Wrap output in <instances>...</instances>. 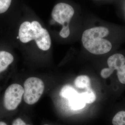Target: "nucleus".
I'll use <instances>...</instances> for the list:
<instances>
[{"instance_id":"ddd939ff","label":"nucleus","mask_w":125,"mask_h":125,"mask_svg":"<svg viewBox=\"0 0 125 125\" xmlns=\"http://www.w3.org/2000/svg\"><path fill=\"white\" fill-rule=\"evenodd\" d=\"M113 125H125V111L117 113L112 120Z\"/></svg>"},{"instance_id":"f8f14e48","label":"nucleus","mask_w":125,"mask_h":125,"mask_svg":"<svg viewBox=\"0 0 125 125\" xmlns=\"http://www.w3.org/2000/svg\"><path fill=\"white\" fill-rule=\"evenodd\" d=\"M86 103L90 104L94 103L96 100V95L92 89L90 88L86 89L84 92L80 93Z\"/></svg>"},{"instance_id":"39448f33","label":"nucleus","mask_w":125,"mask_h":125,"mask_svg":"<svg viewBox=\"0 0 125 125\" xmlns=\"http://www.w3.org/2000/svg\"><path fill=\"white\" fill-rule=\"evenodd\" d=\"M108 68H104L101 72V75L103 78H107L125 64V57L120 53L115 54L109 57L107 61Z\"/></svg>"},{"instance_id":"4468645a","label":"nucleus","mask_w":125,"mask_h":125,"mask_svg":"<svg viewBox=\"0 0 125 125\" xmlns=\"http://www.w3.org/2000/svg\"><path fill=\"white\" fill-rule=\"evenodd\" d=\"M12 0H0V13H4L9 9Z\"/></svg>"},{"instance_id":"f03ea898","label":"nucleus","mask_w":125,"mask_h":125,"mask_svg":"<svg viewBox=\"0 0 125 125\" xmlns=\"http://www.w3.org/2000/svg\"><path fill=\"white\" fill-rule=\"evenodd\" d=\"M24 101L29 105L36 103L44 92L45 85L41 79L35 77L27 79L24 84Z\"/></svg>"},{"instance_id":"20e7f679","label":"nucleus","mask_w":125,"mask_h":125,"mask_svg":"<svg viewBox=\"0 0 125 125\" xmlns=\"http://www.w3.org/2000/svg\"><path fill=\"white\" fill-rule=\"evenodd\" d=\"M74 14V10L70 5L59 3L54 7L52 16L54 21L62 25V27L69 26V23Z\"/></svg>"},{"instance_id":"6ab92c4d","label":"nucleus","mask_w":125,"mask_h":125,"mask_svg":"<svg viewBox=\"0 0 125 125\" xmlns=\"http://www.w3.org/2000/svg\"><path fill=\"white\" fill-rule=\"evenodd\" d=\"M17 39H19V36H18V37H17Z\"/></svg>"},{"instance_id":"7ed1b4c3","label":"nucleus","mask_w":125,"mask_h":125,"mask_svg":"<svg viewBox=\"0 0 125 125\" xmlns=\"http://www.w3.org/2000/svg\"><path fill=\"white\" fill-rule=\"evenodd\" d=\"M24 90L19 84L10 85L5 92L4 105L8 110H13L18 107L21 101Z\"/></svg>"},{"instance_id":"a211bd4d","label":"nucleus","mask_w":125,"mask_h":125,"mask_svg":"<svg viewBox=\"0 0 125 125\" xmlns=\"http://www.w3.org/2000/svg\"><path fill=\"white\" fill-rule=\"evenodd\" d=\"M0 125H7V124L2 121H0Z\"/></svg>"},{"instance_id":"0eeeda50","label":"nucleus","mask_w":125,"mask_h":125,"mask_svg":"<svg viewBox=\"0 0 125 125\" xmlns=\"http://www.w3.org/2000/svg\"><path fill=\"white\" fill-rule=\"evenodd\" d=\"M38 47L43 51L49 50L51 45V40L49 33L46 29L43 28L42 32L35 39Z\"/></svg>"},{"instance_id":"9d476101","label":"nucleus","mask_w":125,"mask_h":125,"mask_svg":"<svg viewBox=\"0 0 125 125\" xmlns=\"http://www.w3.org/2000/svg\"><path fill=\"white\" fill-rule=\"evenodd\" d=\"M76 87L80 89H88L90 88V80L89 77L85 75L77 76L74 81Z\"/></svg>"},{"instance_id":"aec40b11","label":"nucleus","mask_w":125,"mask_h":125,"mask_svg":"<svg viewBox=\"0 0 125 125\" xmlns=\"http://www.w3.org/2000/svg\"><path fill=\"white\" fill-rule=\"evenodd\" d=\"M48 125V124H45V125Z\"/></svg>"},{"instance_id":"dca6fc26","label":"nucleus","mask_w":125,"mask_h":125,"mask_svg":"<svg viewBox=\"0 0 125 125\" xmlns=\"http://www.w3.org/2000/svg\"><path fill=\"white\" fill-rule=\"evenodd\" d=\"M60 35L63 38H67L70 34L69 26L62 27V29L60 32Z\"/></svg>"},{"instance_id":"2eb2a0df","label":"nucleus","mask_w":125,"mask_h":125,"mask_svg":"<svg viewBox=\"0 0 125 125\" xmlns=\"http://www.w3.org/2000/svg\"><path fill=\"white\" fill-rule=\"evenodd\" d=\"M117 71L119 80L121 83L125 84V64Z\"/></svg>"},{"instance_id":"1a4fd4ad","label":"nucleus","mask_w":125,"mask_h":125,"mask_svg":"<svg viewBox=\"0 0 125 125\" xmlns=\"http://www.w3.org/2000/svg\"><path fill=\"white\" fill-rule=\"evenodd\" d=\"M68 100L70 107L74 110H78L84 108L86 104L80 93H79Z\"/></svg>"},{"instance_id":"f3484780","label":"nucleus","mask_w":125,"mask_h":125,"mask_svg":"<svg viewBox=\"0 0 125 125\" xmlns=\"http://www.w3.org/2000/svg\"><path fill=\"white\" fill-rule=\"evenodd\" d=\"M12 125H30L26 124V123L20 118H18L13 121Z\"/></svg>"},{"instance_id":"423d86ee","label":"nucleus","mask_w":125,"mask_h":125,"mask_svg":"<svg viewBox=\"0 0 125 125\" xmlns=\"http://www.w3.org/2000/svg\"><path fill=\"white\" fill-rule=\"evenodd\" d=\"M19 37L20 41L24 43L35 40L37 35L31 28V23L25 21L21 24L19 31Z\"/></svg>"},{"instance_id":"9b49d317","label":"nucleus","mask_w":125,"mask_h":125,"mask_svg":"<svg viewBox=\"0 0 125 125\" xmlns=\"http://www.w3.org/2000/svg\"><path fill=\"white\" fill-rule=\"evenodd\" d=\"M78 93L72 86L66 85L64 86L60 92V96L69 100L75 96Z\"/></svg>"},{"instance_id":"f257e3e1","label":"nucleus","mask_w":125,"mask_h":125,"mask_svg":"<svg viewBox=\"0 0 125 125\" xmlns=\"http://www.w3.org/2000/svg\"><path fill=\"white\" fill-rule=\"evenodd\" d=\"M109 33L107 28L103 27L87 29L82 35L83 45L91 53L100 55L108 53L112 49V44L103 38L107 36Z\"/></svg>"},{"instance_id":"6e6552de","label":"nucleus","mask_w":125,"mask_h":125,"mask_svg":"<svg viewBox=\"0 0 125 125\" xmlns=\"http://www.w3.org/2000/svg\"><path fill=\"white\" fill-rule=\"evenodd\" d=\"M13 61V56L10 53L0 51V73L5 71Z\"/></svg>"}]
</instances>
